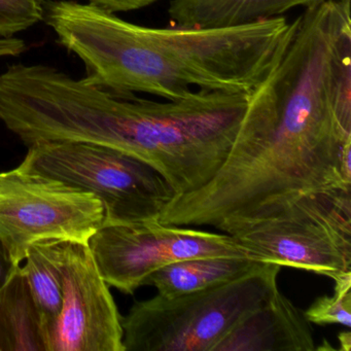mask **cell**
<instances>
[{"instance_id": "obj_1", "label": "cell", "mask_w": 351, "mask_h": 351, "mask_svg": "<svg viewBox=\"0 0 351 351\" xmlns=\"http://www.w3.org/2000/svg\"><path fill=\"white\" fill-rule=\"evenodd\" d=\"M44 21L86 67L88 83L178 99L195 90L250 96L282 56L295 19L211 29L129 23L91 3L52 0Z\"/></svg>"}, {"instance_id": "obj_16", "label": "cell", "mask_w": 351, "mask_h": 351, "mask_svg": "<svg viewBox=\"0 0 351 351\" xmlns=\"http://www.w3.org/2000/svg\"><path fill=\"white\" fill-rule=\"evenodd\" d=\"M91 5L110 13H127L155 5L159 0H88Z\"/></svg>"}, {"instance_id": "obj_18", "label": "cell", "mask_w": 351, "mask_h": 351, "mask_svg": "<svg viewBox=\"0 0 351 351\" xmlns=\"http://www.w3.org/2000/svg\"><path fill=\"white\" fill-rule=\"evenodd\" d=\"M26 44L17 38H0V58L16 57L25 52Z\"/></svg>"}, {"instance_id": "obj_10", "label": "cell", "mask_w": 351, "mask_h": 351, "mask_svg": "<svg viewBox=\"0 0 351 351\" xmlns=\"http://www.w3.org/2000/svg\"><path fill=\"white\" fill-rule=\"evenodd\" d=\"M326 0H171V27L211 29L247 25L281 17L295 8L313 7Z\"/></svg>"}, {"instance_id": "obj_17", "label": "cell", "mask_w": 351, "mask_h": 351, "mask_svg": "<svg viewBox=\"0 0 351 351\" xmlns=\"http://www.w3.org/2000/svg\"><path fill=\"white\" fill-rule=\"evenodd\" d=\"M19 266L12 261L3 242L0 241V289L8 282Z\"/></svg>"}, {"instance_id": "obj_3", "label": "cell", "mask_w": 351, "mask_h": 351, "mask_svg": "<svg viewBox=\"0 0 351 351\" xmlns=\"http://www.w3.org/2000/svg\"><path fill=\"white\" fill-rule=\"evenodd\" d=\"M225 233L250 260L336 280L351 273V186L293 197Z\"/></svg>"}, {"instance_id": "obj_4", "label": "cell", "mask_w": 351, "mask_h": 351, "mask_svg": "<svg viewBox=\"0 0 351 351\" xmlns=\"http://www.w3.org/2000/svg\"><path fill=\"white\" fill-rule=\"evenodd\" d=\"M280 265L176 298L136 302L122 317L125 351H213L217 343L277 289Z\"/></svg>"}, {"instance_id": "obj_12", "label": "cell", "mask_w": 351, "mask_h": 351, "mask_svg": "<svg viewBox=\"0 0 351 351\" xmlns=\"http://www.w3.org/2000/svg\"><path fill=\"white\" fill-rule=\"evenodd\" d=\"M0 351H46L40 312L20 266L0 289Z\"/></svg>"}, {"instance_id": "obj_19", "label": "cell", "mask_w": 351, "mask_h": 351, "mask_svg": "<svg viewBox=\"0 0 351 351\" xmlns=\"http://www.w3.org/2000/svg\"><path fill=\"white\" fill-rule=\"evenodd\" d=\"M339 340H340L341 343V350L343 351H349L350 350L351 347V335L350 332H341L340 336H339Z\"/></svg>"}, {"instance_id": "obj_14", "label": "cell", "mask_w": 351, "mask_h": 351, "mask_svg": "<svg viewBox=\"0 0 351 351\" xmlns=\"http://www.w3.org/2000/svg\"><path fill=\"white\" fill-rule=\"evenodd\" d=\"M334 281L336 285L334 295H322L316 299L304 312V316L310 324H341L349 328L351 326V273Z\"/></svg>"}, {"instance_id": "obj_5", "label": "cell", "mask_w": 351, "mask_h": 351, "mask_svg": "<svg viewBox=\"0 0 351 351\" xmlns=\"http://www.w3.org/2000/svg\"><path fill=\"white\" fill-rule=\"evenodd\" d=\"M20 167L95 195L104 204V226L160 219L176 196L167 180L149 164L95 143H36L28 147Z\"/></svg>"}, {"instance_id": "obj_9", "label": "cell", "mask_w": 351, "mask_h": 351, "mask_svg": "<svg viewBox=\"0 0 351 351\" xmlns=\"http://www.w3.org/2000/svg\"><path fill=\"white\" fill-rule=\"evenodd\" d=\"M311 324L277 289L244 316L213 351L315 350Z\"/></svg>"}, {"instance_id": "obj_15", "label": "cell", "mask_w": 351, "mask_h": 351, "mask_svg": "<svg viewBox=\"0 0 351 351\" xmlns=\"http://www.w3.org/2000/svg\"><path fill=\"white\" fill-rule=\"evenodd\" d=\"M46 0H0V38H13L44 20Z\"/></svg>"}, {"instance_id": "obj_8", "label": "cell", "mask_w": 351, "mask_h": 351, "mask_svg": "<svg viewBox=\"0 0 351 351\" xmlns=\"http://www.w3.org/2000/svg\"><path fill=\"white\" fill-rule=\"evenodd\" d=\"M62 307L46 351H125L122 316L88 244L55 241Z\"/></svg>"}, {"instance_id": "obj_11", "label": "cell", "mask_w": 351, "mask_h": 351, "mask_svg": "<svg viewBox=\"0 0 351 351\" xmlns=\"http://www.w3.org/2000/svg\"><path fill=\"white\" fill-rule=\"evenodd\" d=\"M261 264L247 258H189L159 269L143 285L156 287L162 297L176 298L239 278Z\"/></svg>"}, {"instance_id": "obj_7", "label": "cell", "mask_w": 351, "mask_h": 351, "mask_svg": "<svg viewBox=\"0 0 351 351\" xmlns=\"http://www.w3.org/2000/svg\"><path fill=\"white\" fill-rule=\"evenodd\" d=\"M102 278L133 295L145 279L167 265L195 258H248L228 234H215L159 219L102 226L88 242Z\"/></svg>"}, {"instance_id": "obj_13", "label": "cell", "mask_w": 351, "mask_h": 351, "mask_svg": "<svg viewBox=\"0 0 351 351\" xmlns=\"http://www.w3.org/2000/svg\"><path fill=\"white\" fill-rule=\"evenodd\" d=\"M22 272L40 312L45 345L62 307V282L57 266L55 241L36 244L26 256Z\"/></svg>"}, {"instance_id": "obj_2", "label": "cell", "mask_w": 351, "mask_h": 351, "mask_svg": "<svg viewBox=\"0 0 351 351\" xmlns=\"http://www.w3.org/2000/svg\"><path fill=\"white\" fill-rule=\"evenodd\" d=\"M248 95L194 90L153 101L110 92L99 120V141L155 168L176 196L210 182L227 158Z\"/></svg>"}, {"instance_id": "obj_6", "label": "cell", "mask_w": 351, "mask_h": 351, "mask_svg": "<svg viewBox=\"0 0 351 351\" xmlns=\"http://www.w3.org/2000/svg\"><path fill=\"white\" fill-rule=\"evenodd\" d=\"M104 221V204L88 191L20 166L0 172V241L18 266L42 242L88 244Z\"/></svg>"}]
</instances>
